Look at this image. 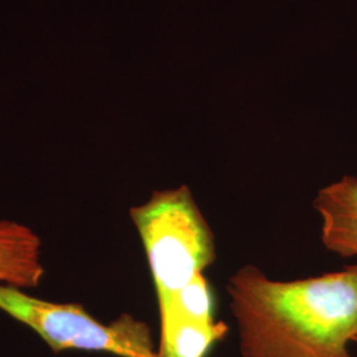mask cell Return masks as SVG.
<instances>
[{
  "mask_svg": "<svg viewBox=\"0 0 357 357\" xmlns=\"http://www.w3.org/2000/svg\"><path fill=\"white\" fill-rule=\"evenodd\" d=\"M243 357H352L357 265L298 281H273L253 265L228 283Z\"/></svg>",
  "mask_w": 357,
  "mask_h": 357,
  "instance_id": "cell-1",
  "label": "cell"
},
{
  "mask_svg": "<svg viewBox=\"0 0 357 357\" xmlns=\"http://www.w3.org/2000/svg\"><path fill=\"white\" fill-rule=\"evenodd\" d=\"M130 216L139 233L163 317L187 286L216 259V243L191 190L153 192Z\"/></svg>",
  "mask_w": 357,
  "mask_h": 357,
  "instance_id": "cell-2",
  "label": "cell"
},
{
  "mask_svg": "<svg viewBox=\"0 0 357 357\" xmlns=\"http://www.w3.org/2000/svg\"><path fill=\"white\" fill-rule=\"evenodd\" d=\"M0 311L24 324L54 354L84 351L118 357H160L150 327L123 314L109 324L76 303H56L0 284Z\"/></svg>",
  "mask_w": 357,
  "mask_h": 357,
  "instance_id": "cell-3",
  "label": "cell"
},
{
  "mask_svg": "<svg viewBox=\"0 0 357 357\" xmlns=\"http://www.w3.org/2000/svg\"><path fill=\"white\" fill-rule=\"evenodd\" d=\"M314 206L321 217V243L343 258L357 257V178L344 176L320 190Z\"/></svg>",
  "mask_w": 357,
  "mask_h": 357,
  "instance_id": "cell-4",
  "label": "cell"
},
{
  "mask_svg": "<svg viewBox=\"0 0 357 357\" xmlns=\"http://www.w3.org/2000/svg\"><path fill=\"white\" fill-rule=\"evenodd\" d=\"M355 343H357V335H356V339H355Z\"/></svg>",
  "mask_w": 357,
  "mask_h": 357,
  "instance_id": "cell-6",
  "label": "cell"
},
{
  "mask_svg": "<svg viewBox=\"0 0 357 357\" xmlns=\"http://www.w3.org/2000/svg\"><path fill=\"white\" fill-rule=\"evenodd\" d=\"M44 275L43 243L38 233L22 222L0 220V284L35 289Z\"/></svg>",
  "mask_w": 357,
  "mask_h": 357,
  "instance_id": "cell-5",
  "label": "cell"
}]
</instances>
